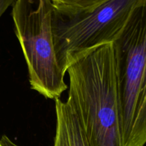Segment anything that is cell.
I'll use <instances>...</instances> for the list:
<instances>
[{"mask_svg":"<svg viewBox=\"0 0 146 146\" xmlns=\"http://www.w3.org/2000/svg\"><path fill=\"white\" fill-rule=\"evenodd\" d=\"M66 102L89 146H122L113 44L96 48L67 68Z\"/></svg>","mask_w":146,"mask_h":146,"instance_id":"1","label":"cell"},{"mask_svg":"<svg viewBox=\"0 0 146 146\" xmlns=\"http://www.w3.org/2000/svg\"><path fill=\"white\" fill-rule=\"evenodd\" d=\"M122 146L146 143V0L113 43Z\"/></svg>","mask_w":146,"mask_h":146,"instance_id":"2","label":"cell"},{"mask_svg":"<svg viewBox=\"0 0 146 146\" xmlns=\"http://www.w3.org/2000/svg\"><path fill=\"white\" fill-rule=\"evenodd\" d=\"M50 0H15L12 16L16 36L28 68L31 89L56 100L68 88L54 50Z\"/></svg>","mask_w":146,"mask_h":146,"instance_id":"3","label":"cell"},{"mask_svg":"<svg viewBox=\"0 0 146 146\" xmlns=\"http://www.w3.org/2000/svg\"><path fill=\"white\" fill-rule=\"evenodd\" d=\"M142 0H110L89 12L67 14L54 7L51 16L57 62L66 74L76 61L119 36Z\"/></svg>","mask_w":146,"mask_h":146,"instance_id":"4","label":"cell"},{"mask_svg":"<svg viewBox=\"0 0 146 146\" xmlns=\"http://www.w3.org/2000/svg\"><path fill=\"white\" fill-rule=\"evenodd\" d=\"M56 126L53 146H89L74 111L66 101L55 100Z\"/></svg>","mask_w":146,"mask_h":146,"instance_id":"5","label":"cell"},{"mask_svg":"<svg viewBox=\"0 0 146 146\" xmlns=\"http://www.w3.org/2000/svg\"><path fill=\"white\" fill-rule=\"evenodd\" d=\"M58 11L67 14L89 12L110 0H50Z\"/></svg>","mask_w":146,"mask_h":146,"instance_id":"6","label":"cell"},{"mask_svg":"<svg viewBox=\"0 0 146 146\" xmlns=\"http://www.w3.org/2000/svg\"><path fill=\"white\" fill-rule=\"evenodd\" d=\"M15 0H0V18L7 9L14 4Z\"/></svg>","mask_w":146,"mask_h":146,"instance_id":"7","label":"cell"},{"mask_svg":"<svg viewBox=\"0 0 146 146\" xmlns=\"http://www.w3.org/2000/svg\"><path fill=\"white\" fill-rule=\"evenodd\" d=\"M0 143L2 146H19L12 142L7 135H3L1 137V138L0 139Z\"/></svg>","mask_w":146,"mask_h":146,"instance_id":"8","label":"cell"},{"mask_svg":"<svg viewBox=\"0 0 146 146\" xmlns=\"http://www.w3.org/2000/svg\"><path fill=\"white\" fill-rule=\"evenodd\" d=\"M0 146H2V145H1V143H0Z\"/></svg>","mask_w":146,"mask_h":146,"instance_id":"9","label":"cell"}]
</instances>
